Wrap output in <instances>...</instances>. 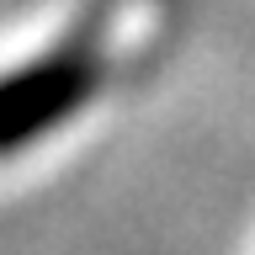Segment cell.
Here are the masks:
<instances>
[{
    "instance_id": "cell-1",
    "label": "cell",
    "mask_w": 255,
    "mask_h": 255,
    "mask_svg": "<svg viewBox=\"0 0 255 255\" xmlns=\"http://www.w3.org/2000/svg\"><path fill=\"white\" fill-rule=\"evenodd\" d=\"M96 91H101V64L91 48H59L48 59H32L0 75V154H16L48 138Z\"/></svg>"
}]
</instances>
